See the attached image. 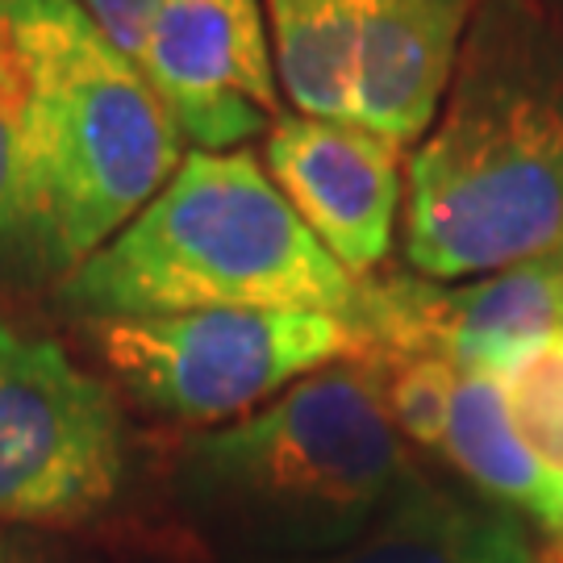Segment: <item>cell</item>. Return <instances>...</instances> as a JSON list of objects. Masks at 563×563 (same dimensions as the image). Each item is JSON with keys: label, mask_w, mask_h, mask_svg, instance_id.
Returning a JSON list of instances; mask_svg holds the SVG:
<instances>
[{"label": "cell", "mask_w": 563, "mask_h": 563, "mask_svg": "<svg viewBox=\"0 0 563 563\" xmlns=\"http://www.w3.org/2000/svg\"><path fill=\"white\" fill-rule=\"evenodd\" d=\"M409 267L476 280L563 251V25L481 0L443 109L405 176Z\"/></svg>", "instance_id": "cell-1"}, {"label": "cell", "mask_w": 563, "mask_h": 563, "mask_svg": "<svg viewBox=\"0 0 563 563\" xmlns=\"http://www.w3.org/2000/svg\"><path fill=\"white\" fill-rule=\"evenodd\" d=\"M380 355H346L276 401L192 434L176 497L239 560H301L363 539L413 484Z\"/></svg>", "instance_id": "cell-2"}, {"label": "cell", "mask_w": 563, "mask_h": 563, "mask_svg": "<svg viewBox=\"0 0 563 563\" xmlns=\"http://www.w3.org/2000/svg\"><path fill=\"white\" fill-rule=\"evenodd\" d=\"M360 284L251 151H188L159 197L63 276L59 305L80 322L322 309L351 325Z\"/></svg>", "instance_id": "cell-3"}, {"label": "cell", "mask_w": 563, "mask_h": 563, "mask_svg": "<svg viewBox=\"0 0 563 563\" xmlns=\"http://www.w3.org/2000/svg\"><path fill=\"white\" fill-rule=\"evenodd\" d=\"M34 59V213L42 280L59 284L130 225L184 163L142 67L76 0H13Z\"/></svg>", "instance_id": "cell-4"}, {"label": "cell", "mask_w": 563, "mask_h": 563, "mask_svg": "<svg viewBox=\"0 0 563 563\" xmlns=\"http://www.w3.org/2000/svg\"><path fill=\"white\" fill-rule=\"evenodd\" d=\"M113 380L159 418L230 422L276 401L363 342L322 309H201L167 318L88 322Z\"/></svg>", "instance_id": "cell-5"}, {"label": "cell", "mask_w": 563, "mask_h": 563, "mask_svg": "<svg viewBox=\"0 0 563 563\" xmlns=\"http://www.w3.org/2000/svg\"><path fill=\"white\" fill-rule=\"evenodd\" d=\"M125 481L109 384L0 318V522H84Z\"/></svg>", "instance_id": "cell-6"}, {"label": "cell", "mask_w": 563, "mask_h": 563, "mask_svg": "<svg viewBox=\"0 0 563 563\" xmlns=\"http://www.w3.org/2000/svg\"><path fill=\"white\" fill-rule=\"evenodd\" d=\"M351 330L363 355H430L467 376L501 380L563 330V251L460 284L367 276Z\"/></svg>", "instance_id": "cell-7"}, {"label": "cell", "mask_w": 563, "mask_h": 563, "mask_svg": "<svg viewBox=\"0 0 563 563\" xmlns=\"http://www.w3.org/2000/svg\"><path fill=\"white\" fill-rule=\"evenodd\" d=\"M134 63L192 151H242L280 121L263 0H163Z\"/></svg>", "instance_id": "cell-8"}, {"label": "cell", "mask_w": 563, "mask_h": 563, "mask_svg": "<svg viewBox=\"0 0 563 563\" xmlns=\"http://www.w3.org/2000/svg\"><path fill=\"white\" fill-rule=\"evenodd\" d=\"M263 167L355 280L380 267L405 201L401 146L355 121L292 113L267 130Z\"/></svg>", "instance_id": "cell-9"}, {"label": "cell", "mask_w": 563, "mask_h": 563, "mask_svg": "<svg viewBox=\"0 0 563 563\" xmlns=\"http://www.w3.org/2000/svg\"><path fill=\"white\" fill-rule=\"evenodd\" d=\"M481 0H367L355 46L351 121L418 146L443 109Z\"/></svg>", "instance_id": "cell-10"}, {"label": "cell", "mask_w": 563, "mask_h": 563, "mask_svg": "<svg viewBox=\"0 0 563 563\" xmlns=\"http://www.w3.org/2000/svg\"><path fill=\"white\" fill-rule=\"evenodd\" d=\"M225 563H534L522 530L460 501L434 484L418 481L363 539L301 560H239Z\"/></svg>", "instance_id": "cell-11"}, {"label": "cell", "mask_w": 563, "mask_h": 563, "mask_svg": "<svg viewBox=\"0 0 563 563\" xmlns=\"http://www.w3.org/2000/svg\"><path fill=\"white\" fill-rule=\"evenodd\" d=\"M363 9L367 0H263L276 80L301 118L351 121Z\"/></svg>", "instance_id": "cell-12"}, {"label": "cell", "mask_w": 563, "mask_h": 563, "mask_svg": "<svg viewBox=\"0 0 563 563\" xmlns=\"http://www.w3.org/2000/svg\"><path fill=\"white\" fill-rule=\"evenodd\" d=\"M0 284H42L34 213V59L13 0H0Z\"/></svg>", "instance_id": "cell-13"}, {"label": "cell", "mask_w": 563, "mask_h": 563, "mask_svg": "<svg viewBox=\"0 0 563 563\" xmlns=\"http://www.w3.org/2000/svg\"><path fill=\"white\" fill-rule=\"evenodd\" d=\"M451 463L467 481L484 488L493 501L514 505L543 522L547 497H551V467L534 460V451L522 443V434L509 422L501 384L493 376H467L460 372L455 401L446 418L443 446Z\"/></svg>", "instance_id": "cell-14"}, {"label": "cell", "mask_w": 563, "mask_h": 563, "mask_svg": "<svg viewBox=\"0 0 563 563\" xmlns=\"http://www.w3.org/2000/svg\"><path fill=\"white\" fill-rule=\"evenodd\" d=\"M497 384L509 422L534 451V460L563 472V330L522 363H514Z\"/></svg>", "instance_id": "cell-15"}, {"label": "cell", "mask_w": 563, "mask_h": 563, "mask_svg": "<svg viewBox=\"0 0 563 563\" xmlns=\"http://www.w3.org/2000/svg\"><path fill=\"white\" fill-rule=\"evenodd\" d=\"M380 363L384 401L397 430L422 446H443L460 372L430 355H380Z\"/></svg>", "instance_id": "cell-16"}, {"label": "cell", "mask_w": 563, "mask_h": 563, "mask_svg": "<svg viewBox=\"0 0 563 563\" xmlns=\"http://www.w3.org/2000/svg\"><path fill=\"white\" fill-rule=\"evenodd\" d=\"M76 4L121 55L139 59L142 38H146V30H151L163 0H76Z\"/></svg>", "instance_id": "cell-17"}, {"label": "cell", "mask_w": 563, "mask_h": 563, "mask_svg": "<svg viewBox=\"0 0 563 563\" xmlns=\"http://www.w3.org/2000/svg\"><path fill=\"white\" fill-rule=\"evenodd\" d=\"M543 526L555 534V543L563 547V472H555V476H551V497H547Z\"/></svg>", "instance_id": "cell-18"}, {"label": "cell", "mask_w": 563, "mask_h": 563, "mask_svg": "<svg viewBox=\"0 0 563 563\" xmlns=\"http://www.w3.org/2000/svg\"><path fill=\"white\" fill-rule=\"evenodd\" d=\"M0 563H42L38 551H30L25 543H18V539H4L0 534Z\"/></svg>", "instance_id": "cell-19"}, {"label": "cell", "mask_w": 563, "mask_h": 563, "mask_svg": "<svg viewBox=\"0 0 563 563\" xmlns=\"http://www.w3.org/2000/svg\"><path fill=\"white\" fill-rule=\"evenodd\" d=\"M534 4H539L551 21H560V25H563V0H534Z\"/></svg>", "instance_id": "cell-20"}]
</instances>
